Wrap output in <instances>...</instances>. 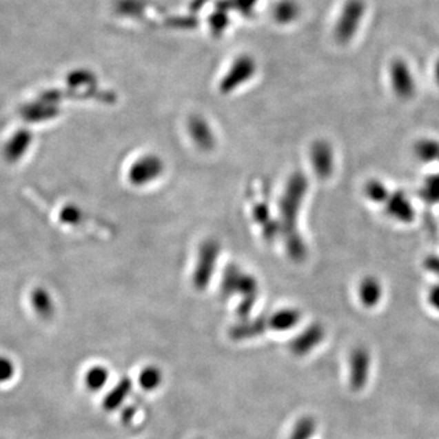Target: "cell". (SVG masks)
<instances>
[{"instance_id": "1", "label": "cell", "mask_w": 439, "mask_h": 439, "mask_svg": "<svg viewBox=\"0 0 439 439\" xmlns=\"http://www.w3.org/2000/svg\"><path fill=\"white\" fill-rule=\"evenodd\" d=\"M307 183L304 175L296 174L287 183L286 191L280 201V226L286 236L288 252L292 258L300 259L304 255V244L296 231V220Z\"/></svg>"}, {"instance_id": "2", "label": "cell", "mask_w": 439, "mask_h": 439, "mask_svg": "<svg viewBox=\"0 0 439 439\" xmlns=\"http://www.w3.org/2000/svg\"><path fill=\"white\" fill-rule=\"evenodd\" d=\"M223 291L226 294L236 293L243 298L238 314L242 318H247L258 296V285L254 277L243 272L237 266H229L223 275Z\"/></svg>"}, {"instance_id": "3", "label": "cell", "mask_w": 439, "mask_h": 439, "mask_svg": "<svg viewBox=\"0 0 439 439\" xmlns=\"http://www.w3.org/2000/svg\"><path fill=\"white\" fill-rule=\"evenodd\" d=\"M365 14V0H347L344 3L334 25V38L339 44H348L354 39Z\"/></svg>"}, {"instance_id": "4", "label": "cell", "mask_w": 439, "mask_h": 439, "mask_svg": "<svg viewBox=\"0 0 439 439\" xmlns=\"http://www.w3.org/2000/svg\"><path fill=\"white\" fill-rule=\"evenodd\" d=\"M256 72V63L250 55H241L233 61L220 82V90L228 94L247 83Z\"/></svg>"}, {"instance_id": "5", "label": "cell", "mask_w": 439, "mask_h": 439, "mask_svg": "<svg viewBox=\"0 0 439 439\" xmlns=\"http://www.w3.org/2000/svg\"><path fill=\"white\" fill-rule=\"evenodd\" d=\"M220 254V245L215 241H207L201 245L196 266L193 274V283L198 289H204L212 278V271L216 267Z\"/></svg>"}, {"instance_id": "6", "label": "cell", "mask_w": 439, "mask_h": 439, "mask_svg": "<svg viewBox=\"0 0 439 439\" xmlns=\"http://www.w3.org/2000/svg\"><path fill=\"white\" fill-rule=\"evenodd\" d=\"M164 171V164L155 155H144L133 163L128 171V178L131 183L138 187L148 185L156 180Z\"/></svg>"}, {"instance_id": "7", "label": "cell", "mask_w": 439, "mask_h": 439, "mask_svg": "<svg viewBox=\"0 0 439 439\" xmlns=\"http://www.w3.org/2000/svg\"><path fill=\"white\" fill-rule=\"evenodd\" d=\"M348 365L350 387L354 391L364 389L370 377L371 356L369 350L364 347H358L351 350Z\"/></svg>"}, {"instance_id": "8", "label": "cell", "mask_w": 439, "mask_h": 439, "mask_svg": "<svg viewBox=\"0 0 439 439\" xmlns=\"http://www.w3.org/2000/svg\"><path fill=\"white\" fill-rule=\"evenodd\" d=\"M389 76L393 90L400 98H410L416 90V83L413 71L409 68L407 61L402 59L394 60L389 68Z\"/></svg>"}, {"instance_id": "9", "label": "cell", "mask_w": 439, "mask_h": 439, "mask_svg": "<svg viewBox=\"0 0 439 439\" xmlns=\"http://www.w3.org/2000/svg\"><path fill=\"white\" fill-rule=\"evenodd\" d=\"M323 328L318 325H314L307 327L303 334L296 336V338L292 340L291 350L293 354L298 356H304L309 354L312 349H315L318 344L323 342Z\"/></svg>"}, {"instance_id": "10", "label": "cell", "mask_w": 439, "mask_h": 439, "mask_svg": "<svg viewBox=\"0 0 439 439\" xmlns=\"http://www.w3.org/2000/svg\"><path fill=\"white\" fill-rule=\"evenodd\" d=\"M312 161L314 169L320 177H327L334 167V155L328 144L318 142L312 148Z\"/></svg>"}, {"instance_id": "11", "label": "cell", "mask_w": 439, "mask_h": 439, "mask_svg": "<svg viewBox=\"0 0 439 439\" xmlns=\"http://www.w3.org/2000/svg\"><path fill=\"white\" fill-rule=\"evenodd\" d=\"M190 133L196 145H199L201 149L207 150L212 148L214 136H212V128L201 117H193L190 121Z\"/></svg>"}, {"instance_id": "12", "label": "cell", "mask_w": 439, "mask_h": 439, "mask_svg": "<svg viewBox=\"0 0 439 439\" xmlns=\"http://www.w3.org/2000/svg\"><path fill=\"white\" fill-rule=\"evenodd\" d=\"M300 320V314L296 309H282L276 312L269 320V327L283 332L296 327Z\"/></svg>"}, {"instance_id": "13", "label": "cell", "mask_w": 439, "mask_h": 439, "mask_svg": "<svg viewBox=\"0 0 439 439\" xmlns=\"http://www.w3.org/2000/svg\"><path fill=\"white\" fill-rule=\"evenodd\" d=\"M131 388H132V383L130 381V378H122L121 381L106 394L103 400V407L106 411H114L117 407H121L122 402H125V399L130 394Z\"/></svg>"}, {"instance_id": "14", "label": "cell", "mask_w": 439, "mask_h": 439, "mask_svg": "<svg viewBox=\"0 0 439 439\" xmlns=\"http://www.w3.org/2000/svg\"><path fill=\"white\" fill-rule=\"evenodd\" d=\"M300 15V6L296 0H280L274 9V19L280 25H289Z\"/></svg>"}, {"instance_id": "15", "label": "cell", "mask_w": 439, "mask_h": 439, "mask_svg": "<svg viewBox=\"0 0 439 439\" xmlns=\"http://www.w3.org/2000/svg\"><path fill=\"white\" fill-rule=\"evenodd\" d=\"M109 380V370L105 366L94 365L85 371L83 382L87 389L90 391H99L104 388Z\"/></svg>"}, {"instance_id": "16", "label": "cell", "mask_w": 439, "mask_h": 439, "mask_svg": "<svg viewBox=\"0 0 439 439\" xmlns=\"http://www.w3.org/2000/svg\"><path fill=\"white\" fill-rule=\"evenodd\" d=\"M163 382V372L158 366H145L138 376V383L145 391H155Z\"/></svg>"}, {"instance_id": "17", "label": "cell", "mask_w": 439, "mask_h": 439, "mask_svg": "<svg viewBox=\"0 0 439 439\" xmlns=\"http://www.w3.org/2000/svg\"><path fill=\"white\" fill-rule=\"evenodd\" d=\"M360 300L365 307H375L381 298L380 285L374 280H364L359 289Z\"/></svg>"}, {"instance_id": "18", "label": "cell", "mask_w": 439, "mask_h": 439, "mask_svg": "<svg viewBox=\"0 0 439 439\" xmlns=\"http://www.w3.org/2000/svg\"><path fill=\"white\" fill-rule=\"evenodd\" d=\"M266 326H269L267 320L265 321L264 318H259L253 323H244V325L233 328L231 334H232L233 338L236 339L255 337V336L261 334Z\"/></svg>"}, {"instance_id": "19", "label": "cell", "mask_w": 439, "mask_h": 439, "mask_svg": "<svg viewBox=\"0 0 439 439\" xmlns=\"http://www.w3.org/2000/svg\"><path fill=\"white\" fill-rule=\"evenodd\" d=\"M258 1L259 0H223V1L217 3V10L227 12L229 9H234L245 17H248L254 11Z\"/></svg>"}, {"instance_id": "20", "label": "cell", "mask_w": 439, "mask_h": 439, "mask_svg": "<svg viewBox=\"0 0 439 439\" xmlns=\"http://www.w3.org/2000/svg\"><path fill=\"white\" fill-rule=\"evenodd\" d=\"M316 431V422L310 416L299 418L292 431L289 439H310Z\"/></svg>"}, {"instance_id": "21", "label": "cell", "mask_w": 439, "mask_h": 439, "mask_svg": "<svg viewBox=\"0 0 439 439\" xmlns=\"http://www.w3.org/2000/svg\"><path fill=\"white\" fill-rule=\"evenodd\" d=\"M228 20L229 19L226 11L217 10L216 12H214L212 17H209V23L212 27V32L215 34L223 32L227 27Z\"/></svg>"}, {"instance_id": "22", "label": "cell", "mask_w": 439, "mask_h": 439, "mask_svg": "<svg viewBox=\"0 0 439 439\" xmlns=\"http://www.w3.org/2000/svg\"><path fill=\"white\" fill-rule=\"evenodd\" d=\"M15 364L12 360L6 358L4 355H0V383H6L10 381L15 376Z\"/></svg>"}, {"instance_id": "23", "label": "cell", "mask_w": 439, "mask_h": 439, "mask_svg": "<svg viewBox=\"0 0 439 439\" xmlns=\"http://www.w3.org/2000/svg\"><path fill=\"white\" fill-rule=\"evenodd\" d=\"M429 304L439 312V286L433 288L429 293Z\"/></svg>"}, {"instance_id": "24", "label": "cell", "mask_w": 439, "mask_h": 439, "mask_svg": "<svg viewBox=\"0 0 439 439\" xmlns=\"http://www.w3.org/2000/svg\"><path fill=\"white\" fill-rule=\"evenodd\" d=\"M207 0H194L192 9H199L204 3H207Z\"/></svg>"}, {"instance_id": "25", "label": "cell", "mask_w": 439, "mask_h": 439, "mask_svg": "<svg viewBox=\"0 0 439 439\" xmlns=\"http://www.w3.org/2000/svg\"><path fill=\"white\" fill-rule=\"evenodd\" d=\"M434 77H436V81L439 85V60L436 63V66H434Z\"/></svg>"}]
</instances>
